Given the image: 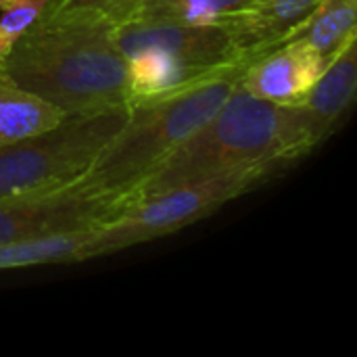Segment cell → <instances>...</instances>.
<instances>
[{"label":"cell","mask_w":357,"mask_h":357,"mask_svg":"<svg viewBox=\"0 0 357 357\" xmlns=\"http://www.w3.org/2000/svg\"><path fill=\"white\" fill-rule=\"evenodd\" d=\"M0 71L65 115L128 109V59L107 19L40 13Z\"/></svg>","instance_id":"cell-1"},{"label":"cell","mask_w":357,"mask_h":357,"mask_svg":"<svg viewBox=\"0 0 357 357\" xmlns=\"http://www.w3.org/2000/svg\"><path fill=\"white\" fill-rule=\"evenodd\" d=\"M295 105H274L241 86L134 192L132 205L176 186L259 163L291 165L305 157Z\"/></svg>","instance_id":"cell-2"},{"label":"cell","mask_w":357,"mask_h":357,"mask_svg":"<svg viewBox=\"0 0 357 357\" xmlns=\"http://www.w3.org/2000/svg\"><path fill=\"white\" fill-rule=\"evenodd\" d=\"M247 65H234L188 88L128 107L121 128L73 186L123 197L132 205V192L224 105Z\"/></svg>","instance_id":"cell-3"},{"label":"cell","mask_w":357,"mask_h":357,"mask_svg":"<svg viewBox=\"0 0 357 357\" xmlns=\"http://www.w3.org/2000/svg\"><path fill=\"white\" fill-rule=\"evenodd\" d=\"M126 115L128 109L67 115L50 130L0 146V201L71 188L121 128Z\"/></svg>","instance_id":"cell-4"},{"label":"cell","mask_w":357,"mask_h":357,"mask_svg":"<svg viewBox=\"0 0 357 357\" xmlns=\"http://www.w3.org/2000/svg\"><path fill=\"white\" fill-rule=\"evenodd\" d=\"M287 169L282 163H259L188 182L130 205L109 222L94 230V257L111 255L140 243H149L172 232H178L236 197L264 184L278 172Z\"/></svg>","instance_id":"cell-5"},{"label":"cell","mask_w":357,"mask_h":357,"mask_svg":"<svg viewBox=\"0 0 357 357\" xmlns=\"http://www.w3.org/2000/svg\"><path fill=\"white\" fill-rule=\"evenodd\" d=\"M128 207L123 197L75 186L33 199L0 201V245L94 228Z\"/></svg>","instance_id":"cell-6"},{"label":"cell","mask_w":357,"mask_h":357,"mask_svg":"<svg viewBox=\"0 0 357 357\" xmlns=\"http://www.w3.org/2000/svg\"><path fill=\"white\" fill-rule=\"evenodd\" d=\"M113 38L123 56L140 48H153L203 73H215L251 61L238 50L224 25H188L128 17L113 23Z\"/></svg>","instance_id":"cell-7"},{"label":"cell","mask_w":357,"mask_h":357,"mask_svg":"<svg viewBox=\"0 0 357 357\" xmlns=\"http://www.w3.org/2000/svg\"><path fill=\"white\" fill-rule=\"evenodd\" d=\"M326 65L307 42L289 38L249 61L238 86L251 96L274 105H297Z\"/></svg>","instance_id":"cell-8"},{"label":"cell","mask_w":357,"mask_h":357,"mask_svg":"<svg viewBox=\"0 0 357 357\" xmlns=\"http://www.w3.org/2000/svg\"><path fill=\"white\" fill-rule=\"evenodd\" d=\"M357 90V36L324 67L310 92L295 105L305 151L326 142L351 109Z\"/></svg>","instance_id":"cell-9"},{"label":"cell","mask_w":357,"mask_h":357,"mask_svg":"<svg viewBox=\"0 0 357 357\" xmlns=\"http://www.w3.org/2000/svg\"><path fill=\"white\" fill-rule=\"evenodd\" d=\"M320 0H255L226 23V31L247 59L289 40Z\"/></svg>","instance_id":"cell-10"},{"label":"cell","mask_w":357,"mask_h":357,"mask_svg":"<svg viewBox=\"0 0 357 357\" xmlns=\"http://www.w3.org/2000/svg\"><path fill=\"white\" fill-rule=\"evenodd\" d=\"M94 230L96 226L0 245V272L54 264H77L92 259Z\"/></svg>","instance_id":"cell-11"},{"label":"cell","mask_w":357,"mask_h":357,"mask_svg":"<svg viewBox=\"0 0 357 357\" xmlns=\"http://www.w3.org/2000/svg\"><path fill=\"white\" fill-rule=\"evenodd\" d=\"M65 117L61 109L19 88L0 71V146L50 130Z\"/></svg>","instance_id":"cell-12"},{"label":"cell","mask_w":357,"mask_h":357,"mask_svg":"<svg viewBox=\"0 0 357 357\" xmlns=\"http://www.w3.org/2000/svg\"><path fill=\"white\" fill-rule=\"evenodd\" d=\"M354 36H357V0H320L291 38H301L328 63Z\"/></svg>","instance_id":"cell-13"},{"label":"cell","mask_w":357,"mask_h":357,"mask_svg":"<svg viewBox=\"0 0 357 357\" xmlns=\"http://www.w3.org/2000/svg\"><path fill=\"white\" fill-rule=\"evenodd\" d=\"M255 0H140L130 17L188 25H222Z\"/></svg>","instance_id":"cell-14"},{"label":"cell","mask_w":357,"mask_h":357,"mask_svg":"<svg viewBox=\"0 0 357 357\" xmlns=\"http://www.w3.org/2000/svg\"><path fill=\"white\" fill-rule=\"evenodd\" d=\"M140 0H48L42 15L48 17H94L117 23L128 19Z\"/></svg>","instance_id":"cell-15"},{"label":"cell","mask_w":357,"mask_h":357,"mask_svg":"<svg viewBox=\"0 0 357 357\" xmlns=\"http://www.w3.org/2000/svg\"><path fill=\"white\" fill-rule=\"evenodd\" d=\"M46 4L48 0H17L0 10V67L17 44V40L40 17Z\"/></svg>","instance_id":"cell-16"},{"label":"cell","mask_w":357,"mask_h":357,"mask_svg":"<svg viewBox=\"0 0 357 357\" xmlns=\"http://www.w3.org/2000/svg\"><path fill=\"white\" fill-rule=\"evenodd\" d=\"M13 2H17V0H0V10L2 8H6L8 4H13Z\"/></svg>","instance_id":"cell-17"}]
</instances>
